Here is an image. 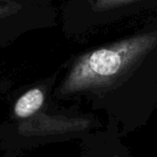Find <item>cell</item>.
<instances>
[{
  "label": "cell",
  "instance_id": "cell-2",
  "mask_svg": "<svg viewBox=\"0 0 157 157\" xmlns=\"http://www.w3.org/2000/svg\"><path fill=\"white\" fill-rule=\"evenodd\" d=\"M44 103V93L41 88H33L17 99L14 114L18 118H29L35 115Z\"/></svg>",
  "mask_w": 157,
  "mask_h": 157
},
{
  "label": "cell",
  "instance_id": "cell-4",
  "mask_svg": "<svg viewBox=\"0 0 157 157\" xmlns=\"http://www.w3.org/2000/svg\"><path fill=\"white\" fill-rule=\"evenodd\" d=\"M21 9H22V6L20 3L13 2L10 0H0V20L13 15Z\"/></svg>",
  "mask_w": 157,
  "mask_h": 157
},
{
  "label": "cell",
  "instance_id": "cell-5",
  "mask_svg": "<svg viewBox=\"0 0 157 157\" xmlns=\"http://www.w3.org/2000/svg\"><path fill=\"white\" fill-rule=\"evenodd\" d=\"M114 157H117V156H114Z\"/></svg>",
  "mask_w": 157,
  "mask_h": 157
},
{
  "label": "cell",
  "instance_id": "cell-3",
  "mask_svg": "<svg viewBox=\"0 0 157 157\" xmlns=\"http://www.w3.org/2000/svg\"><path fill=\"white\" fill-rule=\"evenodd\" d=\"M136 0H90L92 10L95 12H102L113 8L133 2Z\"/></svg>",
  "mask_w": 157,
  "mask_h": 157
},
{
  "label": "cell",
  "instance_id": "cell-1",
  "mask_svg": "<svg viewBox=\"0 0 157 157\" xmlns=\"http://www.w3.org/2000/svg\"><path fill=\"white\" fill-rule=\"evenodd\" d=\"M157 45V31L141 33L80 56L66 78L60 93L102 92L129 75Z\"/></svg>",
  "mask_w": 157,
  "mask_h": 157
}]
</instances>
